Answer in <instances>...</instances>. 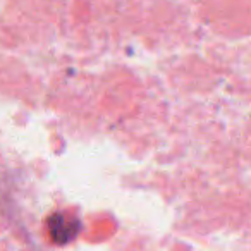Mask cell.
Masks as SVG:
<instances>
[{
    "mask_svg": "<svg viewBox=\"0 0 251 251\" xmlns=\"http://www.w3.org/2000/svg\"><path fill=\"white\" fill-rule=\"evenodd\" d=\"M49 234L55 244H67L76 239L81 230V224L76 217L67 215V213H53L47 220Z\"/></svg>",
    "mask_w": 251,
    "mask_h": 251,
    "instance_id": "1",
    "label": "cell"
}]
</instances>
